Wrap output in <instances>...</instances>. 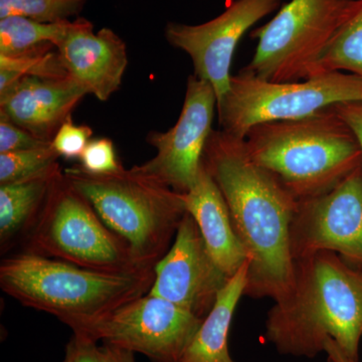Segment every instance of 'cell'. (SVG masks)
<instances>
[{
    "instance_id": "cell-1",
    "label": "cell",
    "mask_w": 362,
    "mask_h": 362,
    "mask_svg": "<svg viewBox=\"0 0 362 362\" xmlns=\"http://www.w3.org/2000/svg\"><path fill=\"white\" fill-rule=\"evenodd\" d=\"M202 165L225 197L250 259L245 295L275 302L284 299L294 284L290 228L297 199L252 160L245 139L223 130L209 135Z\"/></svg>"
},
{
    "instance_id": "cell-2",
    "label": "cell",
    "mask_w": 362,
    "mask_h": 362,
    "mask_svg": "<svg viewBox=\"0 0 362 362\" xmlns=\"http://www.w3.org/2000/svg\"><path fill=\"white\" fill-rule=\"evenodd\" d=\"M266 338L281 354L307 358L332 339L358 361L362 271L330 251L296 259L292 291L269 311Z\"/></svg>"
},
{
    "instance_id": "cell-3",
    "label": "cell",
    "mask_w": 362,
    "mask_h": 362,
    "mask_svg": "<svg viewBox=\"0 0 362 362\" xmlns=\"http://www.w3.org/2000/svg\"><path fill=\"white\" fill-rule=\"evenodd\" d=\"M245 143L252 160L298 202L327 194L362 166L361 143L334 106L303 118L258 124Z\"/></svg>"
},
{
    "instance_id": "cell-4",
    "label": "cell",
    "mask_w": 362,
    "mask_h": 362,
    "mask_svg": "<svg viewBox=\"0 0 362 362\" xmlns=\"http://www.w3.org/2000/svg\"><path fill=\"white\" fill-rule=\"evenodd\" d=\"M154 278V269L107 273L25 252L0 264L2 291L23 306L57 317L74 332L147 294Z\"/></svg>"
},
{
    "instance_id": "cell-5",
    "label": "cell",
    "mask_w": 362,
    "mask_h": 362,
    "mask_svg": "<svg viewBox=\"0 0 362 362\" xmlns=\"http://www.w3.org/2000/svg\"><path fill=\"white\" fill-rule=\"evenodd\" d=\"M64 175L141 265L154 268L165 256L187 214L182 194L136 166L94 175L78 165Z\"/></svg>"
},
{
    "instance_id": "cell-6",
    "label": "cell",
    "mask_w": 362,
    "mask_h": 362,
    "mask_svg": "<svg viewBox=\"0 0 362 362\" xmlns=\"http://www.w3.org/2000/svg\"><path fill=\"white\" fill-rule=\"evenodd\" d=\"M25 252L107 273L149 270L108 228L89 202L59 176L25 233Z\"/></svg>"
},
{
    "instance_id": "cell-7",
    "label": "cell",
    "mask_w": 362,
    "mask_h": 362,
    "mask_svg": "<svg viewBox=\"0 0 362 362\" xmlns=\"http://www.w3.org/2000/svg\"><path fill=\"white\" fill-rule=\"evenodd\" d=\"M361 4V0H290L252 33L258 45L242 71L278 83L317 76L328 45Z\"/></svg>"
},
{
    "instance_id": "cell-8",
    "label": "cell",
    "mask_w": 362,
    "mask_h": 362,
    "mask_svg": "<svg viewBox=\"0 0 362 362\" xmlns=\"http://www.w3.org/2000/svg\"><path fill=\"white\" fill-rule=\"evenodd\" d=\"M350 101H362V78L343 71L294 82H269L240 71L218 103L221 130L245 139L258 124L293 120Z\"/></svg>"
},
{
    "instance_id": "cell-9",
    "label": "cell",
    "mask_w": 362,
    "mask_h": 362,
    "mask_svg": "<svg viewBox=\"0 0 362 362\" xmlns=\"http://www.w3.org/2000/svg\"><path fill=\"white\" fill-rule=\"evenodd\" d=\"M204 318L156 295H143L74 333L154 362H178Z\"/></svg>"
},
{
    "instance_id": "cell-10",
    "label": "cell",
    "mask_w": 362,
    "mask_h": 362,
    "mask_svg": "<svg viewBox=\"0 0 362 362\" xmlns=\"http://www.w3.org/2000/svg\"><path fill=\"white\" fill-rule=\"evenodd\" d=\"M290 244L294 261L330 251L362 271V166L327 194L298 202Z\"/></svg>"
},
{
    "instance_id": "cell-11",
    "label": "cell",
    "mask_w": 362,
    "mask_h": 362,
    "mask_svg": "<svg viewBox=\"0 0 362 362\" xmlns=\"http://www.w3.org/2000/svg\"><path fill=\"white\" fill-rule=\"evenodd\" d=\"M216 111L218 98L213 86L189 76L177 122L166 132L150 133L148 142L156 149V156L136 168L175 192H187L201 170Z\"/></svg>"
},
{
    "instance_id": "cell-12",
    "label": "cell",
    "mask_w": 362,
    "mask_h": 362,
    "mask_svg": "<svg viewBox=\"0 0 362 362\" xmlns=\"http://www.w3.org/2000/svg\"><path fill=\"white\" fill-rule=\"evenodd\" d=\"M282 0H235L214 20L201 25L168 23L169 44L192 59L197 78L213 86L218 103L230 87L233 54L245 33L277 11Z\"/></svg>"
},
{
    "instance_id": "cell-13",
    "label": "cell",
    "mask_w": 362,
    "mask_h": 362,
    "mask_svg": "<svg viewBox=\"0 0 362 362\" xmlns=\"http://www.w3.org/2000/svg\"><path fill=\"white\" fill-rule=\"evenodd\" d=\"M150 294L204 318L228 282V275L211 258L199 226L185 214L173 246L154 267Z\"/></svg>"
},
{
    "instance_id": "cell-14",
    "label": "cell",
    "mask_w": 362,
    "mask_h": 362,
    "mask_svg": "<svg viewBox=\"0 0 362 362\" xmlns=\"http://www.w3.org/2000/svg\"><path fill=\"white\" fill-rule=\"evenodd\" d=\"M66 75L86 94L107 101L122 83L128 65L125 42L111 28L94 32L86 18L71 21L56 47Z\"/></svg>"
},
{
    "instance_id": "cell-15",
    "label": "cell",
    "mask_w": 362,
    "mask_h": 362,
    "mask_svg": "<svg viewBox=\"0 0 362 362\" xmlns=\"http://www.w3.org/2000/svg\"><path fill=\"white\" fill-rule=\"evenodd\" d=\"M87 94L70 78L23 77L0 93V115L52 142Z\"/></svg>"
},
{
    "instance_id": "cell-16",
    "label": "cell",
    "mask_w": 362,
    "mask_h": 362,
    "mask_svg": "<svg viewBox=\"0 0 362 362\" xmlns=\"http://www.w3.org/2000/svg\"><path fill=\"white\" fill-rule=\"evenodd\" d=\"M182 197L187 213L199 226L211 258L232 277L249 258L233 228L225 197L202 162L197 181Z\"/></svg>"
},
{
    "instance_id": "cell-17",
    "label": "cell",
    "mask_w": 362,
    "mask_h": 362,
    "mask_svg": "<svg viewBox=\"0 0 362 362\" xmlns=\"http://www.w3.org/2000/svg\"><path fill=\"white\" fill-rule=\"evenodd\" d=\"M250 259L228 279L178 362H235L228 351L233 313L247 285Z\"/></svg>"
},
{
    "instance_id": "cell-18",
    "label": "cell",
    "mask_w": 362,
    "mask_h": 362,
    "mask_svg": "<svg viewBox=\"0 0 362 362\" xmlns=\"http://www.w3.org/2000/svg\"><path fill=\"white\" fill-rule=\"evenodd\" d=\"M64 171L59 164L37 175L0 185V244L1 250L26 233L42 211L52 187Z\"/></svg>"
},
{
    "instance_id": "cell-19",
    "label": "cell",
    "mask_w": 362,
    "mask_h": 362,
    "mask_svg": "<svg viewBox=\"0 0 362 362\" xmlns=\"http://www.w3.org/2000/svg\"><path fill=\"white\" fill-rule=\"evenodd\" d=\"M71 21L44 23L25 16L0 18V54L18 56L45 45L57 47Z\"/></svg>"
},
{
    "instance_id": "cell-20",
    "label": "cell",
    "mask_w": 362,
    "mask_h": 362,
    "mask_svg": "<svg viewBox=\"0 0 362 362\" xmlns=\"http://www.w3.org/2000/svg\"><path fill=\"white\" fill-rule=\"evenodd\" d=\"M54 45H45L18 56L0 54V93L23 77L68 78Z\"/></svg>"
},
{
    "instance_id": "cell-21",
    "label": "cell",
    "mask_w": 362,
    "mask_h": 362,
    "mask_svg": "<svg viewBox=\"0 0 362 362\" xmlns=\"http://www.w3.org/2000/svg\"><path fill=\"white\" fill-rule=\"evenodd\" d=\"M343 71L362 78V0L361 6L328 45L317 75Z\"/></svg>"
},
{
    "instance_id": "cell-22",
    "label": "cell",
    "mask_w": 362,
    "mask_h": 362,
    "mask_svg": "<svg viewBox=\"0 0 362 362\" xmlns=\"http://www.w3.org/2000/svg\"><path fill=\"white\" fill-rule=\"evenodd\" d=\"M87 0H0V18L25 16L44 23H61L82 11Z\"/></svg>"
},
{
    "instance_id": "cell-23",
    "label": "cell",
    "mask_w": 362,
    "mask_h": 362,
    "mask_svg": "<svg viewBox=\"0 0 362 362\" xmlns=\"http://www.w3.org/2000/svg\"><path fill=\"white\" fill-rule=\"evenodd\" d=\"M59 158L52 143L37 148L0 153V185L42 173L58 164Z\"/></svg>"
},
{
    "instance_id": "cell-24",
    "label": "cell",
    "mask_w": 362,
    "mask_h": 362,
    "mask_svg": "<svg viewBox=\"0 0 362 362\" xmlns=\"http://www.w3.org/2000/svg\"><path fill=\"white\" fill-rule=\"evenodd\" d=\"M80 162L81 168L94 175H107L122 168L114 143L109 138L90 139L80 157Z\"/></svg>"
},
{
    "instance_id": "cell-25",
    "label": "cell",
    "mask_w": 362,
    "mask_h": 362,
    "mask_svg": "<svg viewBox=\"0 0 362 362\" xmlns=\"http://www.w3.org/2000/svg\"><path fill=\"white\" fill-rule=\"evenodd\" d=\"M93 130L87 125H77L70 118L66 119L57 131L52 140V148L59 157L80 159L88 143L92 139Z\"/></svg>"
},
{
    "instance_id": "cell-26",
    "label": "cell",
    "mask_w": 362,
    "mask_h": 362,
    "mask_svg": "<svg viewBox=\"0 0 362 362\" xmlns=\"http://www.w3.org/2000/svg\"><path fill=\"white\" fill-rule=\"evenodd\" d=\"M51 143L23 129L6 116L0 115V153L37 148Z\"/></svg>"
},
{
    "instance_id": "cell-27",
    "label": "cell",
    "mask_w": 362,
    "mask_h": 362,
    "mask_svg": "<svg viewBox=\"0 0 362 362\" xmlns=\"http://www.w3.org/2000/svg\"><path fill=\"white\" fill-rule=\"evenodd\" d=\"M96 340L82 333H74L66 346L64 362H102Z\"/></svg>"
},
{
    "instance_id": "cell-28",
    "label": "cell",
    "mask_w": 362,
    "mask_h": 362,
    "mask_svg": "<svg viewBox=\"0 0 362 362\" xmlns=\"http://www.w3.org/2000/svg\"><path fill=\"white\" fill-rule=\"evenodd\" d=\"M339 115L356 133L362 148V101H350L335 105Z\"/></svg>"
},
{
    "instance_id": "cell-29",
    "label": "cell",
    "mask_w": 362,
    "mask_h": 362,
    "mask_svg": "<svg viewBox=\"0 0 362 362\" xmlns=\"http://www.w3.org/2000/svg\"><path fill=\"white\" fill-rule=\"evenodd\" d=\"M100 354L102 362H136L134 352L106 343L100 346Z\"/></svg>"
},
{
    "instance_id": "cell-30",
    "label": "cell",
    "mask_w": 362,
    "mask_h": 362,
    "mask_svg": "<svg viewBox=\"0 0 362 362\" xmlns=\"http://www.w3.org/2000/svg\"><path fill=\"white\" fill-rule=\"evenodd\" d=\"M324 352L327 354L328 361L331 362H358L347 356L332 339H327L324 343Z\"/></svg>"
},
{
    "instance_id": "cell-31",
    "label": "cell",
    "mask_w": 362,
    "mask_h": 362,
    "mask_svg": "<svg viewBox=\"0 0 362 362\" xmlns=\"http://www.w3.org/2000/svg\"><path fill=\"white\" fill-rule=\"evenodd\" d=\"M328 362H331V361H328Z\"/></svg>"
}]
</instances>
